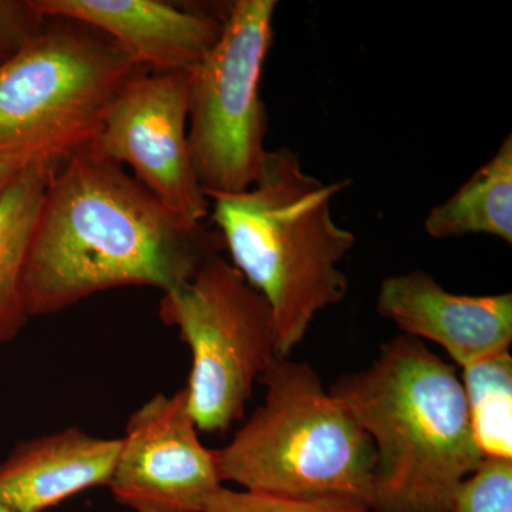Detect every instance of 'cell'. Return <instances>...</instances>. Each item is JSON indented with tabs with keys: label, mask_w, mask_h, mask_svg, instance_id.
Listing matches in <instances>:
<instances>
[{
	"label": "cell",
	"mask_w": 512,
	"mask_h": 512,
	"mask_svg": "<svg viewBox=\"0 0 512 512\" xmlns=\"http://www.w3.org/2000/svg\"><path fill=\"white\" fill-rule=\"evenodd\" d=\"M222 248L218 231L168 210L87 144L59 160L46 185L23 266L26 312L56 315L121 286L167 293Z\"/></svg>",
	"instance_id": "cell-1"
},
{
	"label": "cell",
	"mask_w": 512,
	"mask_h": 512,
	"mask_svg": "<svg viewBox=\"0 0 512 512\" xmlns=\"http://www.w3.org/2000/svg\"><path fill=\"white\" fill-rule=\"evenodd\" d=\"M330 393L375 444L370 511L453 512L458 487L485 458L454 366L423 340L397 336Z\"/></svg>",
	"instance_id": "cell-2"
},
{
	"label": "cell",
	"mask_w": 512,
	"mask_h": 512,
	"mask_svg": "<svg viewBox=\"0 0 512 512\" xmlns=\"http://www.w3.org/2000/svg\"><path fill=\"white\" fill-rule=\"evenodd\" d=\"M349 184L306 173L282 147L268 151L249 190L208 198L231 264L274 312L279 356L291 355L316 316L348 295L340 264L356 237L333 220L332 200Z\"/></svg>",
	"instance_id": "cell-3"
},
{
	"label": "cell",
	"mask_w": 512,
	"mask_h": 512,
	"mask_svg": "<svg viewBox=\"0 0 512 512\" xmlns=\"http://www.w3.org/2000/svg\"><path fill=\"white\" fill-rule=\"evenodd\" d=\"M259 382L264 402L217 450L222 481L254 493L370 508L375 444L316 370L278 355Z\"/></svg>",
	"instance_id": "cell-4"
},
{
	"label": "cell",
	"mask_w": 512,
	"mask_h": 512,
	"mask_svg": "<svg viewBox=\"0 0 512 512\" xmlns=\"http://www.w3.org/2000/svg\"><path fill=\"white\" fill-rule=\"evenodd\" d=\"M47 25L0 64V153L67 156L92 143L121 89L143 69L92 28Z\"/></svg>",
	"instance_id": "cell-5"
},
{
	"label": "cell",
	"mask_w": 512,
	"mask_h": 512,
	"mask_svg": "<svg viewBox=\"0 0 512 512\" xmlns=\"http://www.w3.org/2000/svg\"><path fill=\"white\" fill-rule=\"evenodd\" d=\"M160 318L191 349L188 410L198 430H228L244 417L254 384L278 353L274 312L221 254L163 293Z\"/></svg>",
	"instance_id": "cell-6"
},
{
	"label": "cell",
	"mask_w": 512,
	"mask_h": 512,
	"mask_svg": "<svg viewBox=\"0 0 512 512\" xmlns=\"http://www.w3.org/2000/svg\"><path fill=\"white\" fill-rule=\"evenodd\" d=\"M276 0H237L220 39L190 72L188 150L208 198L247 191L268 150V114L259 93L272 43Z\"/></svg>",
	"instance_id": "cell-7"
},
{
	"label": "cell",
	"mask_w": 512,
	"mask_h": 512,
	"mask_svg": "<svg viewBox=\"0 0 512 512\" xmlns=\"http://www.w3.org/2000/svg\"><path fill=\"white\" fill-rule=\"evenodd\" d=\"M190 72L143 70L121 89L89 147L120 165L168 210L202 224L211 212L188 150Z\"/></svg>",
	"instance_id": "cell-8"
},
{
	"label": "cell",
	"mask_w": 512,
	"mask_h": 512,
	"mask_svg": "<svg viewBox=\"0 0 512 512\" xmlns=\"http://www.w3.org/2000/svg\"><path fill=\"white\" fill-rule=\"evenodd\" d=\"M187 394L158 393L131 414L107 487L134 512H202L222 487L217 450L205 447Z\"/></svg>",
	"instance_id": "cell-9"
},
{
	"label": "cell",
	"mask_w": 512,
	"mask_h": 512,
	"mask_svg": "<svg viewBox=\"0 0 512 512\" xmlns=\"http://www.w3.org/2000/svg\"><path fill=\"white\" fill-rule=\"evenodd\" d=\"M46 19L103 33L150 73L191 72L220 39L225 16L160 0H33Z\"/></svg>",
	"instance_id": "cell-10"
},
{
	"label": "cell",
	"mask_w": 512,
	"mask_h": 512,
	"mask_svg": "<svg viewBox=\"0 0 512 512\" xmlns=\"http://www.w3.org/2000/svg\"><path fill=\"white\" fill-rule=\"evenodd\" d=\"M377 311L403 335L430 340L466 367L510 350L512 293L457 295L427 272L389 276L380 285Z\"/></svg>",
	"instance_id": "cell-11"
},
{
	"label": "cell",
	"mask_w": 512,
	"mask_h": 512,
	"mask_svg": "<svg viewBox=\"0 0 512 512\" xmlns=\"http://www.w3.org/2000/svg\"><path fill=\"white\" fill-rule=\"evenodd\" d=\"M119 439L67 429L20 441L0 463V503L16 512H43L82 491L109 485Z\"/></svg>",
	"instance_id": "cell-12"
},
{
	"label": "cell",
	"mask_w": 512,
	"mask_h": 512,
	"mask_svg": "<svg viewBox=\"0 0 512 512\" xmlns=\"http://www.w3.org/2000/svg\"><path fill=\"white\" fill-rule=\"evenodd\" d=\"M62 158L36 161L0 195V348L18 338L30 320L23 301V266L46 185Z\"/></svg>",
	"instance_id": "cell-13"
},
{
	"label": "cell",
	"mask_w": 512,
	"mask_h": 512,
	"mask_svg": "<svg viewBox=\"0 0 512 512\" xmlns=\"http://www.w3.org/2000/svg\"><path fill=\"white\" fill-rule=\"evenodd\" d=\"M434 239L490 235L512 245V136L448 200L424 220Z\"/></svg>",
	"instance_id": "cell-14"
},
{
	"label": "cell",
	"mask_w": 512,
	"mask_h": 512,
	"mask_svg": "<svg viewBox=\"0 0 512 512\" xmlns=\"http://www.w3.org/2000/svg\"><path fill=\"white\" fill-rule=\"evenodd\" d=\"M471 427L484 457L512 458V357L495 353L463 367Z\"/></svg>",
	"instance_id": "cell-15"
},
{
	"label": "cell",
	"mask_w": 512,
	"mask_h": 512,
	"mask_svg": "<svg viewBox=\"0 0 512 512\" xmlns=\"http://www.w3.org/2000/svg\"><path fill=\"white\" fill-rule=\"evenodd\" d=\"M202 512H372L366 504L349 500H305L278 497L247 490L218 488L208 498Z\"/></svg>",
	"instance_id": "cell-16"
},
{
	"label": "cell",
	"mask_w": 512,
	"mask_h": 512,
	"mask_svg": "<svg viewBox=\"0 0 512 512\" xmlns=\"http://www.w3.org/2000/svg\"><path fill=\"white\" fill-rule=\"evenodd\" d=\"M453 512H512V458L485 457L458 487Z\"/></svg>",
	"instance_id": "cell-17"
},
{
	"label": "cell",
	"mask_w": 512,
	"mask_h": 512,
	"mask_svg": "<svg viewBox=\"0 0 512 512\" xmlns=\"http://www.w3.org/2000/svg\"><path fill=\"white\" fill-rule=\"evenodd\" d=\"M46 20L33 0H0V64L37 35Z\"/></svg>",
	"instance_id": "cell-18"
},
{
	"label": "cell",
	"mask_w": 512,
	"mask_h": 512,
	"mask_svg": "<svg viewBox=\"0 0 512 512\" xmlns=\"http://www.w3.org/2000/svg\"><path fill=\"white\" fill-rule=\"evenodd\" d=\"M66 157L43 148H19L0 153V195L26 168L43 158Z\"/></svg>",
	"instance_id": "cell-19"
},
{
	"label": "cell",
	"mask_w": 512,
	"mask_h": 512,
	"mask_svg": "<svg viewBox=\"0 0 512 512\" xmlns=\"http://www.w3.org/2000/svg\"><path fill=\"white\" fill-rule=\"evenodd\" d=\"M0 512H16V511L10 510L9 507H6V505H3L2 503H0Z\"/></svg>",
	"instance_id": "cell-20"
}]
</instances>
